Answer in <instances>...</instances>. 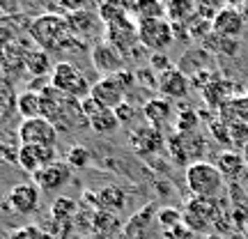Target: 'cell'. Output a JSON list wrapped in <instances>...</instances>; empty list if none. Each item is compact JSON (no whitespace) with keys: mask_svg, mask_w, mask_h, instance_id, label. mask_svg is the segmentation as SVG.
Instances as JSON below:
<instances>
[{"mask_svg":"<svg viewBox=\"0 0 248 239\" xmlns=\"http://www.w3.org/2000/svg\"><path fill=\"white\" fill-rule=\"evenodd\" d=\"M42 92V117H46L58 131H71L74 127H85L88 120L80 111V101L74 97L62 95L51 83Z\"/></svg>","mask_w":248,"mask_h":239,"instance_id":"cell-1","label":"cell"},{"mask_svg":"<svg viewBox=\"0 0 248 239\" xmlns=\"http://www.w3.org/2000/svg\"><path fill=\"white\" fill-rule=\"evenodd\" d=\"M30 35L44 51H67L76 44V37L71 35L67 18L60 14H42L30 23Z\"/></svg>","mask_w":248,"mask_h":239,"instance_id":"cell-2","label":"cell"},{"mask_svg":"<svg viewBox=\"0 0 248 239\" xmlns=\"http://www.w3.org/2000/svg\"><path fill=\"white\" fill-rule=\"evenodd\" d=\"M186 184L193 198L200 200H221L225 193V177L212 161H198L186 168Z\"/></svg>","mask_w":248,"mask_h":239,"instance_id":"cell-3","label":"cell"},{"mask_svg":"<svg viewBox=\"0 0 248 239\" xmlns=\"http://www.w3.org/2000/svg\"><path fill=\"white\" fill-rule=\"evenodd\" d=\"M136 85V74L122 69L115 76H106V79H99L92 90H90V97L97 99L99 104L108 111H115L117 106L124 104V97L126 92Z\"/></svg>","mask_w":248,"mask_h":239,"instance_id":"cell-4","label":"cell"},{"mask_svg":"<svg viewBox=\"0 0 248 239\" xmlns=\"http://www.w3.org/2000/svg\"><path fill=\"white\" fill-rule=\"evenodd\" d=\"M168 154L177 166H193L198 161H204V152H207V141L202 133H179L175 131L168 138Z\"/></svg>","mask_w":248,"mask_h":239,"instance_id":"cell-5","label":"cell"},{"mask_svg":"<svg viewBox=\"0 0 248 239\" xmlns=\"http://www.w3.org/2000/svg\"><path fill=\"white\" fill-rule=\"evenodd\" d=\"M51 85L55 90H60L62 95L78 99V101L90 97V90H92L90 80L85 79V74L76 64H71V62L53 64V69H51Z\"/></svg>","mask_w":248,"mask_h":239,"instance_id":"cell-6","label":"cell"},{"mask_svg":"<svg viewBox=\"0 0 248 239\" xmlns=\"http://www.w3.org/2000/svg\"><path fill=\"white\" fill-rule=\"evenodd\" d=\"M218 205L221 200H200V198H191L182 209L184 216V225L193 235H204L218 221Z\"/></svg>","mask_w":248,"mask_h":239,"instance_id":"cell-7","label":"cell"},{"mask_svg":"<svg viewBox=\"0 0 248 239\" xmlns=\"http://www.w3.org/2000/svg\"><path fill=\"white\" fill-rule=\"evenodd\" d=\"M138 32H140V44L147 51L154 53H163L172 42H175V32H172V23L168 18H145L138 21Z\"/></svg>","mask_w":248,"mask_h":239,"instance_id":"cell-8","label":"cell"},{"mask_svg":"<svg viewBox=\"0 0 248 239\" xmlns=\"http://www.w3.org/2000/svg\"><path fill=\"white\" fill-rule=\"evenodd\" d=\"M106 42L110 46H115L122 55L133 53L140 44V32H138V21H133V16H124L120 21H113L106 26Z\"/></svg>","mask_w":248,"mask_h":239,"instance_id":"cell-9","label":"cell"},{"mask_svg":"<svg viewBox=\"0 0 248 239\" xmlns=\"http://www.w3.org/2000/svg\"><path fill=\"white\" fill-rule=\"evenodd\" d=\"M0 209L21 214V216L35 214L37 209H39V186H37L35 182H26V184L12 186L7 198L0 203Z\"/></svg>","mask_w":248,"mask_h":239,"instance_id":"cell-10","label":"cell"},{"mask_svg":"<svg viewBox=\"0 0 248 239\" xmlns=\"http://www.w3.org/2000/svg\"><path fill=\"white\" fill-rule=\"evenodd\" d=\"M21 145H39V147H58V129L46 117L23 120L18 124Z\"/></svg>","mask_w":248,"mask_h":239,"instance_id":"cell-11","label":"cell"},{"mask_svg":"<svg viewBox=\"0 0 248 239\" xmlns=\"http://www.w3.org/2000/svg\"><path fill=\"white\" fill-rule=\"evenodd\" d=\"M129 145L131 150L142 157V159H150L154 154H159L166 145H168V138L163 136L161 129L156 127H150V124H142L138 129H133L131 136H129Z\"/></svg>","mask_w":248,"mask_h":239,"instance_id":"cell-12","label":"cell"},{"mask_svg":"<svg viewBox=\"0 0 248 239\" xmlns=\"http://www.w3.org/2000/svg\"><path fill=\"white\" fill-rule=\"evenodd\" d=\"M32 182L39 186V191L46 193H58L60 189L71 182V168L67 166V161H55L51 166L42 168L39 173L32 175Z\"/></svg>","mask_w":248,"mask_h":239,"instance_id":"cell-13","label":"cell"},{"mask_svg":"<svg viewBox=\"0 0 248 239\" xmlns=\"http://www.w3.org/2000/svg\"><path fill=\"white\" fill-rule=\"evenodd\" d=\"M90 60H92V64H94V69L99 74H104V79L106 76H115V74H120L124 69V55L108 42H99V44L92 46Z\"/></svg>","mask_w":248,"mask_h":239,"instance_id":"cell-14","label":"cell"},{"mask_svg":"<svg viewBox=\"0 0 248 239\" xmlns=\"http://www.w3.org/2000/svg\"><path fill=\"white\" fill-rule=\"evenodd\" d=\"M58 161V154H55V147H39V145H21L18 150V166L35 175L42 168L51 166Z\"/></svg>","mask_w":248,"mask_h":239,"instance_id":"cell-15","label":"cell"},{"mask_svg":"<svg viewBox=\"0 0 248 239\" xmlns=\"http://www.w3.org/2000/svg\"><path fill=\"white\" fill-rule=\"evenodd\" d=\"M246 30V18L241 14L239 7H223L212 21V32L223 37H230V39H239V35Z\"/></svg>","mask_w":248,"mask_h":239,"instance_id":"cell-16","label":"cell"},{"mask_svg":"<svg viewBox=\"0 0 248 239\" xmlns=\"http://www.w3.org/2000/svg\"><path fill=\"white\" fill-rule=\"evenodd\" d=\"M156 90L161 92V97L170 99V101L184 99L188 95V90H191V80L179 67H172V69L159 74V88Z\"/></svg>","mask_w":248,"mask_h":239,"instance_id":"cell-17","label":"cell"},{"mask_svg":"<svg viewBox=\"0 0 248 239\" xmlns=\"http://www.w3.org/2000/svg\"><path fill=\"white\" fill-rule=\"evenodd\" d=\"M214 166H216L218 173L225 177V182H239L241 175L248 170L246 161H244V154H241L239 150H223L221 154L216 157Z\"/></svg>","mask_w":248,"mask_h":239,"instance_id":"cell-18","label":"cell"},{"mask_svg":"<svg viewBox=\"0 0 248 239\" xmlns=\"http://www.w3.org/2000/svg\"><path fill=\"white\" fill-rule=\"evenodd\" d=\"M175 111V106H172V101L166 97H156V99H150L145 106H142V115H145V120H147V124L150 127H156V129H161L163 131V127L172 120V113Z\"/></svg>","mask_w":248,"mask_h":239,"instance_id":"cell-19","label":"cell"},{"mask_svg":"<svg viewBox=\"0 0 248 239\" xmlns=\"http://www.w3.org/2000/svg\"><path fill=\"white\" fill-rule=\"evenodd\" d=\"M94 207L99 212H108V214H117L126 207V191L120 189L117 184H108L104 186L97 195H94Z\"/></svg>","mask_w":248,"mask_h":239,"instance_id":"cell-20","label":"cell"},{"mask_svg":"<svg viewBox=\"0 0 248 239\" xmlns=\"http://www.w3.org/2000/svg\"><path fill=\"white\" fill-rule=\"evenodd\" d=\"M232 90H234V85H232L230 80L216 79L212 85H207V88L202 90V97H204V101H207L212 108H218V111H221V108L225 106L230 99H234Z\"/></svg>","mask_w":248,"mask_h":239,"instance_id":"cell-21","label":"cell"},{"mask_svg":"<svg viewBox=\"0 0 248 239\" xmlns=\"http://www.w3.org/2000/svg\"><path fill=\"white\" fill-rule=\"evenodd\" d=\"M202 48L207 53L214 55H228V58H234L239 53V39H230V37H223L212 32L209 37L202 39Z\"/></svg>","mask_w":248,"mask_h":239,"instance_id":"cell-22","label":"cell"},{"mask_svg":"<svg viewBox=\"0 0 248 239\" xmlns=\"http://www.w3.org/2000/svg\"><path fill=\"white\" fill-rule=\"evenodd\" d=\"M16 113L23 120H35L42 117V92L37 90H26L16 97Z\"/></svg>","mask_w":248,"mask_h":239,"instance_id":"cell-23","label":"cell"},{"mask_svg":"<svg viewBox=\"0 0 248 239\" xmlns=\"http://www.w3.org/2000/svg\"><path fill=\"white\" fill-rule=\"evenodd\" d=\"M198 14V2L191 0H170L166 5V18L170 23H188Z\"/></svg>","mask_w":248,"mask_h":239,"instance_id":"cell-24","label":"cell"},{"mask_svg":"<svg viewBox=\"0 0 248 239\" xmlns=\"http://www.w3.org/2000/svg\"><path fill=\"white\" fill-rule=\"evenodd\" d=\"M221 122H248V95L246 97H234L218 111Z\"/></svg>","mask_w":248,"mask_h":239,"instance_id":"cell-25","label":"cell"},{"mask_svg":"<svg viewBox=\"0 0 248 239\" xmlns=\"http://www.w3.org/2000/svg\"><path fill=\"white\" fill-rule=\"evenodd\" d=\"M152 212H154V207H152V205L142 207L140 212H138L131 221L126 223V228H124L126 237H129V239H145V237H147V232H150V223H152L150 221Z\"/></svg>","mask_w":248,"mask_h":239,"instance_id":"cell-26","label":"cell"},{"mask_svg":"<svg viewBox=\"0 0 248 239\" xmlns=\"http://www.w3.org/2000/svg\"><path fill=\"white\" fill-rule=\"evenodd\" d=\"M67 26H69L71 35L74 37H83L92 32V28L97 26V16L88 12V9H80V12H74V14H67Z\"/></svg>","mask_w":248,"mask_h":239,"instance_id":"cell-27","label":"cell"},{"mask_svg":"<svg viewBox=\"0 0 248 239\" xmlns=\"http://www.w3.org/2000/svg\"><path fill=\"white\" fill-rule=\"evenodd\" d=\"M129 14L136 21H145V18H163L166 16V5L161 2H150V0H142V2H126Z\"/></svg>","mask_w":248,"mask_h":239,"instance_id":"cell-28","label":"cell"},{"mask_svg":"<svg viewBox=\"0 0 248 239\" xmlns=\"http://www.w3.org/2000/svg\"><path fill=\"white\" fill-rule=\"evenodd\" d=\"M88 127L92 129L94 133H101V136H108V133L117 131L122 124H120V120H117L115 111H108V108H104L99 115H94L92 120L88 122Z\"/></svg>","mask_w":248,"mask_h":239,"instance_id":"cell-29","label":"cell"},{"mask_svg":"<svg viewBox=\"0 0 248 239\" xmlns=\"http://www.w3.org/2000/svg\"><path fill=\"white\" fill-rule=\"evenodd\" d=\"M51 216L55 225H69L71 219L76 216V203L71 198H58L51 207Z\"/></svg>","mask_w":248,"mask_h":239,"instance_id":"cell-30","label":"cell"},{"mask_svg":"<svg viewBox=\"0 0 248 239\" xmlns=\"http://www.w3.org/2000/svg\"><path fill=\"white\" fill-rule=\"evenodd\" d=\"M124 16H131L126 2H101V5H99V21H101L104 26L113 23V21H120V18H124Z\"/></svg>","mask_w":248,"mask_h":239,"instance_id":"cell-31","label":"cell"},{"mask_svg":"<svg viewBox=\"0 0 248 239\" xmlns=\"http://www.w3.org/2000/svg\"><path fill=\"white\" fill-rule=\"evenodd\" d=\"M198 127H200V113L193 111V108H184L175 117V129L179 133H195Z\"/></svg>","mask_w":248,"mask_h":239,"instance_id":"cell-32","label":"cell"},{"mask_svg":"<svg viewBox=\"0 0 248 239\" xmlns=\"http://www.w3.org/2000/svg\"><path fill=\"white\" fill-rule=\"evenodd\" d=\"M92 228H94V232L97 235H101V237H106V235H110V232H115L117 228H120V223H117L115 214H108V212H94V216H92Z\"/></svg>","mask_w":248,"mask_h":239,"instance_id":"cell-33","label":"cell"},{"mask_svg":"<svg viewBox=\"0 0 248 239\" xmlns=\"http://www.w3.org/2000/svg\"><path fill=\"white\" fill-rule=\"evenodd\" d=\"M156 223H159L163 230H172V228L184 225L182 209H175V207H161L159 212H156Z\"/></svg>","mask_w":248,"mask_h":239,"instance_id":"cell-34","label":"cell"},{"mask_svg":"<svg viewBox=\"0 0 248 239\" xmlns=\"http://www.w3.org/2000/svg\"><path fill=\"white\" fill-rule=\"evenodd\" d=\"M90 161H92V154L85 145H71L69 152H67V166L71 170L74 168H88Z\"/></svg>","mask_w":248,"mask_h":239,"instance_id":"cell-35","label":"cell"},{"mask_svg":"<svg viewBox=\"0 0 248 239\" xmlns=\"http://www.w3.org/2000/svg\"><path fill=\"white\" fill-rule=\"evenodd\" d=\"M26 67L32 71V74L42 76V74H46V71H48V67H51V60H48L46 51H32V53L26 55Z\"/></svg>","mask_w":248,"mask_h":239,"instance_id":"cell-36","label":"cell"},{"mask_svg":"<svg viewBox=\"0 0 248 239\" xmlns=\"http://www.w3.org/2000/svg\"><path fill=\"white\" fill-rule=\"evenodd\" d=\"M9 239H55V237L48 235L46 230H42V228H37V225H23V228L12 230Z\"/></svg>","mask_w":248,"mask_h":239,"instance_id":"cell-37","label":"cell"},{"mask_svg":"<svg viewBox=\"0 0 248 239\" xmlns=\"http://www.w3.org/2000/svg\"><path fill=\"white\" fill-rule=\"evenodd\" d=\"M209 131H212V136L218 143H221V145H225V147H232L230 131H228V124H225V122H221V120H212V122H209Z\"/></svg>","mask_w":248,"mask_h":239,"instance_id":"cell-38","label":"cell"},{"mask_svg":"<svg viewBox=\"0 0 248 239\" xmlns=\"http://www.w3.org/2000/svg\"><path fill=\"white\" fill-rule=\"evenodd\" d=\"M80 111H83V115H85V120H92L94 115H99L101 111H104V106L99 104L97 99H92V97H85V99H80Z\"/></svg>","mask_w":248,"mask_h":239,"instance_id":"cell-39","label":"cell"},{"mask_svg":"<svg viewBox=\"0 0 248 239\" xmlns=\"http://www.w3.org/2000/svg\"><path fill=\"white\" fill-rule=\"evenodd\" d=\"M150 69L156 71V74H163V71L172 69V62H170V58L166 53H154L150 55Z\"/></svg>","mask_w":248,"mask_h":239,"instance_id":"cell-40","label":"cell"},{"mask_svg":"<svg viewBox=\"0 0 248 239\" xmlns=\"http://www.w3.org/2000/svg\"><path fill=\"white\" fill-rule=\"evenodd\" d=\"M18 150H21V145L16 147V145H12V143H0V159L18 166Z\"/></svg>","mask_w":248,"mask_h":239,"instance_id":"cell-41","label":"cell"},{"mask_svg":"<svg viewBox=\"0 0 248 239\" xmlns=\"http://www.w3.org/2000/svg\"><path fill=\"white\" fill-rule=\"evenodd\" d=\"M14 108H16V101H12V97L7 95H0V124L7 122Z\"/></svg>","mask_w":248,"mask_h":239,"instance_id":"cell-42","label":"cell"},{"mask_svg":"<svg viewBox=\"0 0 248 239\" xmlns=\"http://www.w3.org/2000/svg\"><path fill=\"white\" fill-rule=\"evenodd\" d=\"M115 115H117V120H120V124H129L133 117H136V108H133L131 104H126V101H124L122 106L115 108Z\"/></svg>","mask_w":248,"mask_h":239,"instance_id":"cell-43","label":"cell"},{"mask_svg":"<svg viewBox=\"0 0 248 239\" xmlns=\"http://www.w3.org/2000/svg\"><path fill=\"white\" fill-rule=\"evenodd\" d=\"M166 239H193V232L188 230L186 225H179V228L166 230Z\"/></svg>","mask_w":248,"mask_h":239,"instance_id":"cell-44","label":"cell"},{"mask_svg":"<svg viewBox=\"0 0 248 239\" xmlns=\"http://www.w3.org/2000/svg\"><path fill=\"white\" fill-rule=\"evenodd\" d=\"M239 182H241V191H246V193H248V170H246V173H244V175H241V179H239Z\"/></svg>","mask_w":248,"mask_h":239,"instance_id":"cell-45","label":"cell"},{"mask_svg":"<svg viewBox=\"0 0 248 239\" xmlns=\"http://www.w3.org/2000/svg\"><path fill=\"white\" fill-rule=\"evenodd\" d=\"M204 239H228V237L221 235V232H209V235H204Z\"/></svg>","mask_w":248,"mask_h":239,"instance_id":"cell-46","label":"cell"},{"mask_svg":"<svg viewBox=\"0 0 248 239\" xmlns=\"http://www.w3.org/2000/svg\"><path fill=\"white\" fill-rule=\"evenodd\" d=\"M241 14H244V18H246V26H248V2H246V5H241Z\"/></svg>","mask_w":248,"mask_h":239,"instance_id":"cell-47","label":"cell"},{"mask_svg":"<svg viewBox=\"0 0 248 239\" xmlns=\"http://www.w3.org/2000/svg\"><path fill=\"white\" fill-rule=\"evenodd\" d=\"M241 154H244V161H246V166H248V145L241 150Z\"/></svg>","mask_w":248,"mask_h":239,"instance_id":"cell-48","label":"cell"},{"mask_svg":"<svg viewBox=\"0 0 248 239\" xmlns=\"http://www.w3.org/2000/svg\"><path fill=\"white\" fill-rule=\"evenodd\" d=\"M244 235L248 237V221H246V225H244Z\"/></svg>","mask_w":248,"mask_h":239,"instance_id":"cell-49","label":"cell"},{"mask_svg":"<svg viewBox=\"0 0 248 239\" xmlns=\"http://www.w3.org/2000/svg\"><path fill=\"white\" fill-rule=\"evenodd\" d=\"M0 239H5V237H2V232H0Z\"/></svg>","mask_w":248,"mask_h":239,"instance_id":"cell-50","label":"cell"}]
</instances>
